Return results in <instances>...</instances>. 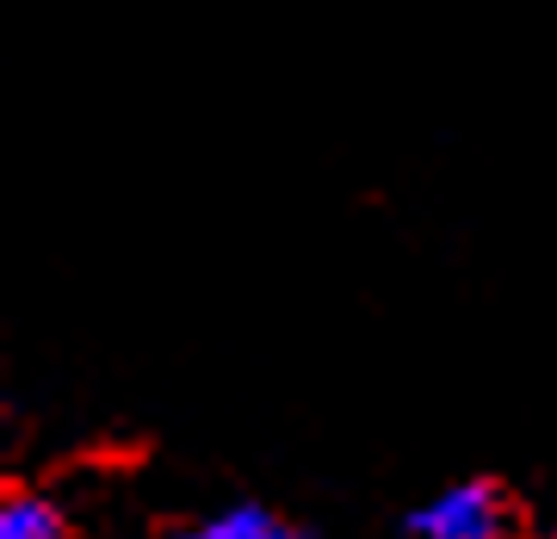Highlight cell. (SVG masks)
I'll list each match as a JSON object with an SVG mask.
<instances>
[{
	"label": "cell",
	"mask_w": 557,
	"mask_h": 539,
	"mask_svg": "<svg viewBox=\"0 0 557 539\" xmlns=\"http://www.w3.org/2000/svg\"><path fill=\"white\" fill-rule=\"evenodd\" d=\"M409 539H515V509L502 497V483L465 478L409 515Z\"/></svg>",
	"instance_id": "cell-1"
},
{
	"label": "cell",
	"mask_w": 557,
	"mask_h": 539,
	"mask_svg": "<svg viewBox=\"0 0 557 539\" xmlns=\"http://www.w3.org/2000/svg\"><path fill=\"white\" fill-rule=\"evenodd\" d=\"M186 539H310V534L292 527L285 515H273V509H260V502H236V509L199 520Z\"/></svg>",
	"instance_id": "cell-2"
},
{
	"label": "cell",
	"mask_w": 557,
	"mask_h": 539,
	"mask_svg": "<svg viewBox=\"0 0 557 539\" xmlns=\"http://www.w3.org/2000/svg\"><path fill=\"white\" fill-rule=\"evenodd\" d=\"M0 539H69V527H62V509L50 497L13 490L0 509Z\"/></svg>",
	"instance_id": "cell-3"
}]
</instances>
